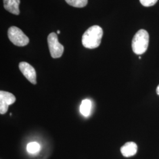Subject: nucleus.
<instances>
[{
  "label": "nucleus",
  "instance_id": "f257e3e1",
  "mask_svg": "<svg viewBox=\"0 0 159 159\" xmlns=\"http://www.w3.org/2000/svg\"><path fill=\"white\" fill-rule=\"evenodd\" d=\"M103 31L98 25H93L90 27L82 36V44L83 46L90 49L97 48L100 45Z\"/></svg>",
  "mask_w": 159,
  "mask_h": 159
},
{
  "label": "nucleus",
  "instance_id": "f03ea898",
  "mask_svg": "<svg viewBox=\"0 0 159 159\" xmlns=\"http://www.w3.org/2000/svg\"><path fill=\"white\" fill-rule=\"evenodd\" d=\"M149 43V35L145 30H140L134 35L131 47L133 52L137 55L144 54L148 50Z\"/></svg>",
  "mask_w": 159,
  "mask_h": 159
},
{
  "label": "nucleus",
  "instance_id": "7ed1b4c3",
  "mask_svg": "<svg viewBox=\"0 0 159 159\" xmlns=\"http://www.w3.org/2000/svg\"><path fill=\"white\" fill-rule=\"evenodd\" d=\"M8 36L10 40L16 46L23 47L29 44L28 37L17 27L13 26L8 29Z\"/></svg>",
  "mask_w": 159,
  "mask_h": 159
},
{
  "label": "nucleus",
  "instance_id": "20e7f679",
  "mask_svg": "<svg viewBox=\"0 0 159 159\" xmlns=\"http://www.w3.org/2000/svg\"><path fill=\"white\" fill-rule=\"evenodd\" d=\"M47 41L51 57L53 58H57L61 57L64 48V46L59 43L56 33H51L49 34Z\"/></svg>",
  "mask_w": 159,
  "mask_h": 159
},
{
  "label": "nucleus",
  "instance_id": "39448f33",
  "mask_svg": "<svg viewBox=\"0 0 159 159\" xmlns=\"http://www.w3.org/2000/svg\"><path fill=\"white\" fill-rule=\"evenodd\" d=\"M15 96L9 92L0 91V113L4 114L8 111V106L16 102Z\"/></svg>",
  "mask_w": 159,
  "mask_h": 159
},
{
  "label": "nucleus",
  "instance_id": "423d86ee",
  "mask_svg": "<svg viewBox=\"0 0 159 159\" xmlns=\"http://www.w3.org/2000/svg\"><path fill=\"white\" fill-rule=\"evenodd\" d=\"M19 68L24 77L31 83L33 84H37L36 72L32 66L27 62H21L19 64Z\"/></svg>",
  "mask_w": 159,
  "mask_h": 159
},
{
  "label": "nucleus",
  "instance_id": "0eeeda50",
  "mask_svg": "<svg viewBox=\"0 0 159 159\" xmlns=\"http://www.w3.org/2000/svg\"><path fill=\"white\" fill-rule=\"evenodd\" d=\"M4 7L7 11L15 15H19L20 0H3Z\"/></svg>",
  "mask_w": 159,
  "mask_h": 159
},
{
  "label": "nucleus",
  "instance_id": "6e6552de",
  "mask_svg": "<svg viewBox=\"0 0 159 159\" xmlns=\"http://www.w3.org/2000/svg\"><path fill=\"white\" fill-rule=\"evenodd\" d=\"M121 152L125 157H131L135 155L137 151V146L135 143L127 142L123 146L121 149Z\"/></svg>",
  "mask_w": 159,
  "mask_h": 159
},
{
  "label": "nucleus",
  "instance_id": "1a4fd4ad",
  "mask_svg": "<svg viewBox=\"0 0 159 159\" xmlns=\"http://www.w3.org/2000/svg\"><path fill=\"white\" fill-rule=\"evenodd\" d=\"M92 102L89 99H85L82 101L80 107V111L81 114L85 117L90 115L91 112Z\"/></svg>",
  "mask_w": 159,
  "mask_h": 159
},
{
  "label": "nucleus",
  "instance_id": "9d476101",
  "mask_svg": "<svg viewBox=\"0 0 159 159\" xmlns=\"http://www.w3.org/2000/svg\"><path fill=\"white\" fill-rule=\"evenodd\" d=\"M41 146L39 143L37 142H30L27 146V150L29 153H37L40 152Z\"/></svg>",
  "mask_w": 159,
  "mask_h": 159
},
{
  "label": "nucleus",
  "instance_id": "9b49d317",
  "mask_svg": "<svg viewBox=\"0 0 159 159\" xmlns=\"http://www.w3.org/2000/svg\"><path fill=\"white\" fill-rule=\"evenodd\" d=\"M70 6L77 8H83L87 4L88 0H66Z\"/></svg>",
  "mask_w": 159,
  "mask_h": 159
},
{
  "label": "nucleus",
  "instance_id": "f8f14e48",
  "mask_svg": "<svg viewBox=\"0 0 159 159\" xmlns=\"http://www.w3.org/2000/svg\"><path fill=\"white\" fill-rule=\"evenodd\" d=\"M158 0H140V3L144 7H151L156 4Z\"/></svg>",
  "mask_w": 159,
  "mask_h": 159
},
{
  "label": "nucleus",
  "instance_id": "ddd939ff",
  "mask_svg": "<svg viewBox=\"0 0 159 159\" xmlns=\"http://www.w3.org/2000/svg\"><path fill=\"white\" fill-rule=\"evenodd\" d=\"M156 92H157V94L159 96V85L157 86V89H156Z\"/></svg>",
  "mask_w": 159,
  "mask_h": 159
},
{
  "label": "nucleus",
  "instance_id": "4468645a",
  "mask_svg": "<svg viewBox=\"0 0 159 159\" xmlns=\"http://www.w3.org/2000/svg\"><path fill=\"white\" fill-rule=\"evenodd\" d=\"M57 34H60V31L58 30V31H57Z\"/></svg>",
  "mask_w": 159,
  "mask_h": 159
}]
</instances>
